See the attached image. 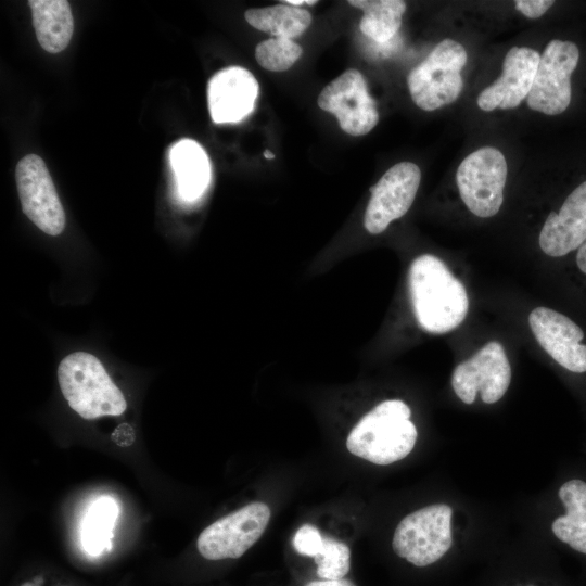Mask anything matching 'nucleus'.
<instances>
[{
  "label": "nucleus",
  "mask_w": 586,
  "mask_h": 586,
  "mask_svg": "<svg viewBox=\"0 0 586 586\" xmlns=\"http://www.w3.org/2000/svg\"><path fill=\"white\" fill-rule=\"evenodd\" d=\"M118 514V504L110 496H101L92 502L81 522V544L87 553L99 556L111 549Z\"/></svg>",
  "instance_id": "nucleus-21"
},
{
  "label": "nucleus",
  "mask_w": 586,
  "mask_h": 586,
  "mask_svg": "<svg viewBox=\"0 0 586 586\" xmlns=\"http://www.w3.org/2000/svg\"><path fill=\"white\" fill-rule=\"evenodd\" d=\"M451 513L449 506L436 504L405 517L394 532V552L416 566L440 560L453 543Z\"/></svg>",
  "instance_id": "nucleus-5"
},
{
  "label": "nucleus",
  "mask_w": 586,
  "mask_h": 586,
  "mask_svg": "<svg viewBox=\"0 0 586 586\" xmlns=\"http://www.w3.org/2000/svg\"><path fill=\"white\" fill-rule=\"evenodd\" d=\"M530 328L545 352L569 371L586 372L584 332L569 317L547 307H537L528 316Z\"/></svg>",
  "instance_id": "nucleus-13"
},
{
  "label": "nucleus",
  "mask_w": 586,
  "mask_h": 586,
  "mask_svg": "<svg viewBox=\"0 0 586 586\" xmlns=\"http://www.w3.org/2000/svg\"><path fill=\"white\" fill-rule=\"evenodd\" d=\"M21 586H35L33 582H26L22 584Z\"/></svg>",
  "instance_id": "nucleus-31"
},
{
  "label": "nucleus",
  "mask_w": 586,
  "mask_h": 586,
  "mask_svg": "<svg viewBox=\"0 0 586 586\" xmlns=\"http://www.w3.org/2000/svg\"><path fill=\"white\" fill-rule=\"evenodd\" d=\"M421 180L420 168L411 162L392 166L370 189L364 226L371 234L383 232L410 208Z\"/></svg>",
  "instance_id": "nucleus-12"
},
{
  "label": "nucleus",
  "mask_w": 586,
  "mask_h": 586,
  "mask_svg": "<svg viewBox=\"0 0 586 586\" xmlns=\"http://www.w3.org/2000/svg\"><path fill=\"white\" fill-rule=\"evenodd\" d=\"M576 265L586 275V242L577 251Z\"/></svg>",
  "instance_id": "nucleus-28"
},
{
  "label": "nucleus",
  "mask_w": 586,
  "mask_h": 586,
  "mask_svg": "<svg viewBox=\"0 0 586 586\" xmlns=\"http://www.w3.org/2000/svg\"><path fill=\"white\" fill-rule=\"evenodd\" d=\"M462 44L441 41L408 75L407 84L412 101L424 111H434L455 102L461 93V69L467 62Z\"/></svg>",
  "instance_id": "nucleus-4"
},
{
  "label": "nucleus",
  "mask_w": 586,
  "mask_h": 586,
  "mask_svg": "<svg viewBox=\"0 0 586 586\" xmlns=\"http://www.w3.org/2000/svg\"><path fill=\"white\" fill-rule=\"evenodd\" d=\"M408 279L413 313L423 330L446 333L464 320L469 309L467 291L438 257H416Z\"/></svg>",
  "instance_id": "nucleus-1"
},
{
  "label": "nucleus",
  "mask_w": 586,
  "mask_h": 586,
  "mask_svg": "<svg viewBox=\"0 0 586 586\" xmlns=\"http://www.w3.org/2000/svg\"><path fill=\"white\" fill-rule=\"evenodd\" d=\"M322 535L313 524H303L294 534L293 547L302 556L316 558L323 547Z\"/></svg>",
  "instance_id": "nucleus-25"
},
{
  "label": "nucleus",
  "mask_w": 586,
  "mask_h": 586,
  "mask_svg": "<svg viewBox=\"0 0 586 586\" xmlns=\"http://www.w3.org/2000/svg\"><path fill=\"white\" fill-rule=\"evenodd\" d=\"M304 586H356L352 581L347 578L330 581V579H319L311 581Z\"/></svg>",
  "instance_id": "nucleus-27"
},
{
  "label": "nucleus",
  "mask_w": 586,
  "mask_h": 586,
  "mask_svg": "<svg viewBox=\"0 0 586 586\" xmlns=\"http://www.w3.org/2000/svg\"><path fill=\"white\" fill-rule=\"evenodd\" d=\"M303 49L292 39L273 37L257 44L255 58L258 64L271 72L289 69L302 55Z\"/></svg>",
  "instance_id": "nucleus-23"
},
{
  "label": "nucleus",
  "mask_w": 586,
  "mask_h": 586,
  "mask_svg": "<svg viewBox=\"0 0 586 586\" xmlns=\"http://www.w3.org/2000/svg\"><path fill=\"white\" fill-rule=\"evenodd\" d=\"M15 179L24 214L41 231L59 235L65 228V213L43 160L25 155L16 165Z\"/></svg>",
  "instance_id": "nucleus-9"
},
{
  "label": "nucleus",
  "mask_w": 586,
  "mask_h": 586,
  "mask_svg": "<svg viewBox=\"0 0 586 586\" xmlns=\"http://www.w3.org/2000/svg\"><path fill=\"white\" fill-rule=\"evenodd\" d=\"M410 408L400 399H388L367 412L346 440L348 451L374 464L386 466L405 458L417 441Z\"/></svg>",
  "instance_id": "nucleus-2"
},
{
  "label": "nucleus",
  "mask_w": 586,
  "mask_h": 586,
  "mask_svg": "<svg viewBox=\"0 0 586 586\" xmlns=\"http://www.w3.org/2000/svg\"><path fill=\"white\" fill-rule=\"evenodd\" d=\"M28 4L40 46L50 53L64 50L74 33V20L68 1L30 0Z\"/></svg>",
  "instance_id": "nucleus-18"
},
{
  "label": "nucleus",
  "mask_w": 586,
  "mask_h": 586,
  "mask_svg": "<svg viewBox=\"0 0 586 586\" xmlns=\"http://www.w3.org/2000/svg\"><path fill=\"white\" fill-rule=\"evenodd\" d=\"M579 51L575 43L553 39L540 55L527 105L547 115L564 112L571 102V76L577 66Z\"/></svg>",
  "instance_id": "nucleus-8"
},
{
  "label": "nucleus",
  "mask_w": 586,
  "mask_h": 586,
  "mask_svg": "<svg viewBox=\"0 0 586 586\" xmlns=\"http://www.w3.org/2000/svg\"><path fill=\"white\" fill-rule=\"evenodd\" d=\"M510 380L506 352L500 343L493 341L455 368L451 385L466 404H472L477 392L484 403L494 404L505 395Z\"/></svg>",
  "instance_id": "nucleus-10"
},
{
  "label": "nucleus",
  "mask_w": 586,
  "mask_h": 586,
  "mask_svg": "<svg viewBox=\"0 0 586 586\" xmlns=\"http://www.w3.org/2000/svg\"><path fill=\"white\" fill-rule=\"evenodd\" d=\"M314 561L320 579H342L351 569V549L337 539L324 537L322 550Z\"/></svg>",
  "instance_id": "nucleus-24"
},
{
  "label": "nucleus",
  "mask_w": 586,
  "mask_h": 586,
  "mask_svg": "<svg viewBox=\"0 0 586 586\" xmlns=\"http://www.w3.org/2000/svg\"><path fill=\"white\" fill-rule=\"evenodd\" d=\"M264 156H265L266 158H268V160L275 158V154L271 153V151H269V150H265V151H264Z\"/></svg>",
  "instance_id": "nucleus-30"
},
{
  "label": "nucleus",
  "mask_w": 586,
  "mask_h": 586,
  "mask_svg": "<svg viewBox=\"0 0 586 586\" xmlns=\"http://www.w3.org/2000/svg\"><path fill=\"white\" fill-rule=\"evenodd\" d=\"M552 0H518L515 8L530 18L542 16L553 4Z\"/></svg>",
  "instance_id": "nucleus-26"
},
{
  "label": "nucleus",
  "mask_w": 586,
  "mask_h": 586,
  "mask_svg": "<svg viewBox=\"0 0 586 586\" xmlns=\"http://www.w3.org/2000/svg\"><path fill=\"white\" fill-rule=\"evenodd\" d=\"M540 55L526 47H513L505 56L501 76L477 98L481 110L514 109L532 88Z\"/></svg>",
  "instance_id": "nucleus-14"
},
{
  "label": "nucleus",
  "mask_w": 586,
  "mask_h": 586,
  "mask_svg": "<svg viewBox=\"0 0 586 586\" xmlns=\"http://www.w3.org/2000/svg\"><path fill=\"white\" fill-rule=\"evenodd\" d=\"M538 242L552 257L564 256L586 242V181L570 193L558 213L548 215Z\"/></svg>",
  "instance_id": "nucleus-16"
},
{
  "label": "nucleus",
  "mask_w": 586,
  "mask_h": 586,
  "mask_svg": "<svg viewBox=\"0 0 586 586\" xmlns=\"http://www.w3.org/2000/svg\"><path fill=\"white\" fill-rule=\"evenodd\" d=\"M177 190L184 201L199 199L211 180V165L206 152L195 141L182 139L169 152Z\"/></svg>",
  "instance_id": "nucleus-17"
},
{
  "label": "nucleus",
  "mask_w": 586,
  "mask_h": 586,
  "mask_svg": "<svg viewBox=\"0 0 586 586\" xmlns=\"http://www.w3.org/2000/svg\"><path fill=\"white\" fill-rule=\"evenodd\" d=\"M244 16L256 29L288 39L302 35L311 23L307 10L285 3L250 9Z\"/></svg>",
  "instance_id": "nucleus-20"
},
{
  "label": "nucleus",
  "mask_w": 586,
  "mask_h": 586,
  "mask_svg": "<svg viewBox=\"0 0 586 586\" xmlns=\"http://www.w3.org/2000/svg\"><path fill=\"white\" fill-rule=\"evenodd\" d=\"M364 11L359 23L361 33L377 42L392 39L402 25L406 3L402 0H349Z\"/></svg>",
  "instance_id": "nucleus-22"
},
{
  "label": "nucleus",
  "mask_w": 586,
  "mask_h": 586,
  "mask_svg": "<svg viewBox=\"0 0 586 586\" xmlns=\"http://www.w3.org/2000/svg\"><path fill=\"white\" fill-rule=\"evenodd\" d=\"M58 380L69 407L87 420L119 416L126 399L101 361L86 352H75L59 365Z\"/></svg>",
  "instance_id": "nucleus-3"
},
{
  "label": "nucleus",
  "mask_w": 586,
  "mask_h": 586,
  "mask_svg": "<svg viewBox=\"0 0 586 586\" xmlns=\"http://www.w3.org/2000/svg\"><path fill=\"white\" fill-rule=\"evenodd\" d=\"M270 515L266 504L255 501L218 519L199 535L200 555L212 561L242 557L260 538Z\"/></svg>",
  "instance_id": "nucleus-7"
},
{
  "label": "nucleus",
  "mask_w": 586,
  "mask_h": 586,
  "mask_svg": "<svg viewBox=\"0 0 586 586\" xmlns=\"http://www.w3.org/2000/svg\"><path fill=\"white\" fill-rule=\"evenodd\" d=\"M507 162L504 154L492 146L469 154L456 173L457 187L466 206L477 217L496 215L504 201Z\"/></svg>",
  "instance_id": "nucleus-6"
},
{
  "label": "nucleus",
  "mask_w": 586,
  "mask_h": 586,
  "mask_svg": "<svg viewBox=\"0 0 586 586\" xmlns=\"http://www.w3.org/2000/svg\"><path fill=\"white\" fill-rule=\"evenodd\" d=\"M317 103L336 116L343 131L352 136L370 132L379 122L374 100L370 97L360 72L349 68L327 85Z\"/></svg>",
  "instance_id": "nucleus-11"
},
{
  "label": "nucleus",
  "mask_w": 586,
  "mask_h": 586,
  "mask_svg": "<svg viewBox=\"0 0 586 586\" xmlns=\"http://www.w3.org/2000/svg\"><path fill=\"white\" fill-rule=\"evenodd\" d=\"M257 97V80L240 66L226 67L208 81V110L216 124L242 120L254 110Z\"/></svg>",
  "instance_id": "nucleus-15"
},
{
  "label": "nucleus",
  "mask_w": 586,
  "mask_h": 586,
  "mask_svg": "<svg viewBox=\"0 0 586 586\" xmlns=\"http://www.w3.org/2000/svg\"><path fill=\"white\" fill-rule=\"evenodd\" d=\"M566 514L552 522L553 534L573 549L586 553V483L571 480L559 489Z\"/></svg>",
  "instance_id": "nucleus-19"
},
{
  "label": "nucleus",
  "mask_w": 586,
  "mask_h": 586,
  "mask_svg": "<svg viewBox=\"0 0 586 586\" xmlns=\"http://www.w3.org/2000/svg\"><path fill=\"white\" fill-rule=\"evenodd\" d=\"M282 2L285 3V4H290V5L300 8L303 4L314 5V4L317 3V0H284Z\"/></svg>",
  "instance_id": "nucleus-29"
}]
</instances>
